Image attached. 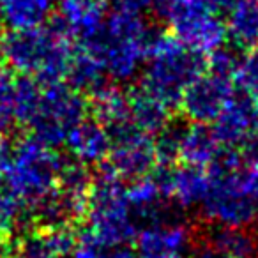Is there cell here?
Here are the masks:
<instances>
[{"mask_svg": "<svg viewBox=\"0 0 258 258\" xmlns=\"http://www.w3.org/2000/svg\"><path fill=\"white\" fill-rule=\"evenodd\" d=\"M205 71L204 53L184 46L177 37L161 30L147 51L140 87L170 110H177L187 85Z\"/></svg>", "mask_w": 258, "mask_h": 258, "instance_id": "cell-1", "label": "cell"}, {"mask_svg": "<svg viewBox=\"0 0 258 258\" xmlns=\"http://www.w3.org/2000/svg\"><path fill=\"white\" fill-rule=\"evenodd\" d=\"M64 158L55 149L46 147L34 137H20L15 140V156L4 180L13 193L27 205H32L43 195L51 191Z\"/></svg>", "mask_w": 258, "mask_h": 258, "instance_id": "cell-2", "label": "cell"}, {"mask_svg": "<svg viewBox=\"0 0 258 258\" xmlns=\"http://www.w3.org/2000/svg\"><path fill=\"white\" fill-rule=\"evenodd\" d=\"M89 115V101L66 82L44 85L34 118L27 125L30 137L46 147L57 149L66 144L69 131Z\"/></svg>", "mask_w": 258, "mask_h": 258, "instance_id": "cell-3", "label": "cell"}, {"mask_svg": "<svg viewBox=\"0 0 258 258\" xmlns=\"http://www.w3.org/2000/svg\"><path fill=\"white\" fill-rule=\"evenodd\" d=\"M247 166L230 173H209V191L200 204L205 223L253 226L258 221V200L246 182Z\"/></svg>", "mask_w": 258, "mask_h": 258, "instance_id": "cell-4", "label": "cell"}, {"mask_svg": "<svg viewBox=\"0 0 258 258\" xmlns=\"http://www.w3.org/2000/svg\"><path fill=\"white\" fill-rule=\"evenodd\" d=\"M57 39L60 37L51 34L44 25L9 30L0 39V60H4L13 73L36 76Z\"/></svg>", "mask_w": 258, "mask_h": 258, "instance_id": "cell-5", "label": "cell"}, {"mask_svg": "<svg viewBox=\"0 0 258 258\" xmlns=\"http://www.w3.org/2000/svg\"><path fill=\"white\" fill-rule=\"evenodd\" d=\"M232 80L205 71L187 85L180 99V115L189 122L212 124L233 94Z\"/></svg>", "mask_w": 258, "mask_h": 258, "instance_id": "cell-6", "label": "cell"}, {"mask_svg": "<svg viewBox=\"0 0 258 258\" xmlns=\"http://www.w3.org/2000/svg\"><path fill=\"white\" fill-rule=\"evenodd\" d=\"M193 246L187 223L168 226H142L135 237L138 258H186Z\"/></svg>", "mask_w": 258, "mask_h": 258, "instance_id": "cell-7", "label": "cell"}, {"mask_svg": "<svg viewBox=\"0 0 258 258\" xmlns=\"http://www.w3.org/2000/svg\"><path fill=\"white\" fill-rule=\"evenodd\" d=\"M256 97L240 90H233L230 99L212 122L216 137L223 147L240 149L253 135V115Z\"/></svg>", "mask_w": 258, "mask_h": 258, "instance_id": "cell-8", "label": "cell"}, {"mask_svg": "<svg viewBox=\"0 0 258 258\" xmlns=\"http://www.w3.org/2000/svg\"><path fill=\"white\" fill-rule=\"evenodd\" d=\"M76 244V226H32L16 235V253L23 258H64L73 254Z\"/></svg>", "mask_w": 258, "mask_h": 258, "instance_id": "cell-9", "label": "cell"}, {"mask_svg": "<svg viewBox=\"0 0 258 258\" xmlns=\"http://www.w3.org/2000/svg\"><path fill=\"white\" fill-rule=\"evenodd\" d=\"M64 145L73 159L87 166H97L108 159L111 140L106 127L92 115H87L69 131Z\"/></svg>", "mask_w": 258, "mask_h": 258, "instance_id": "cell-10", "label": "cell"}, {"mask_svg": "<svg viewBox=\"0 0 258 258\" xmlns=\"http://www.w3.org/2000/svg\"><path fill=\"white\" fill-rule=\"evenodd\" d=\"M200 240L218 249L225 258H254L258 254V233L253 226L207 223Z\"/></svg>", "mask_w": 258, "mask_h": 258, "instance_id": "cell-11", "label": "cell"}, {"mask_svg": "<svg viewBox=\"0 0 258 258\" xmlns=\"http://www.w3.org/2000/svg\"><path fill=\"white\" fill-rule=\"evenodd\" d=\"M221 147L223 145L219 144L211 124L189 122L182 145H180L179 161H182L184 165L207 168L214 161Z\"/></svg>", "mask_w": 258, "mask_h": 258, "instance_id": "cell-12", "label": "cell"}, {"mask_svg": "<svg viewBox=\"0 0 258 258\" xmlns=\"http://www.w3.org/2000/svg\"><path fill=\"white\" fill-rule=\"evenodd\" d=\"M64 82L73 90L89 97L94 92H97L101 87L106 85L108 82H111V80L108 78L103 64L92 53L76 46L75 43V51H73V57L71 62H69L68 75H66Z\"/></svg>", "mask_w": 258, "mask_h": 258, "instance_id": "cell-13", "label": "cell"}, {"mask_svg": "<svg viewBox=\"0 0 258 258\" xmlns=\"http://www.w3.org/2000/svg\"><path fill=\"white\" fill-rule=\"evenodd\" d=\"M226 39L239 50L246 51L258 46V2L235 0L225 16Z\"/></svg>", "mask_w": 258, "mask_h": 258, "instance_id": "cell-14", "label": "cell"}, {"mask_svg": "<svg viewBox=\"0 0 258 258\" xmlns=\"http://www.w3.org/2000/svg\"><path fill=\"white\" fill-rule=\"evenodd\" d=\"M106 6L108 0H60L57 13L68 22L76 43L103 25Z\"/></svg>", "mask_w": 258, "mask_h": 258, "instance_id": "cell-15", "label": "cell"}, {"mask_svg": "<svg viewBox=\"0 0 258 258\" xmlns=\"http://www.w3.org/2000/svg\"><path fill=\"white\" fill-rule=\"evenodd\" d=\"M89 111L104 127L122 124L129 118V96L118 83L108 82L97 92L87 97Z\"/></svg>", "mask_w": 258, "mask_h": 258, "instance_id": "cell-16", "label": "cell"}, {"mask_svg": "<svg viewBox=\"0 0 258 258\" xmlns=\"http://www.w3.org/2000/svg\"><path fill=\"white\" fill-rule=\"evenodd\" d=\"M129 96V118L140 131L154 137L159 129L172 117V110L158 101L154 96L145 92L142 87H135L127 92Z\"/></svg>", "mask_w": 258, "mask_h": 258, "instance_id": "cell-17", "label": "cell"}, {"mask_svg": "<svg viewBox=\"0 0 258 258\" xmlns=\"http://www.w3.org/2000/svg\"><path fill=\"white\" fill-rule=\"evenodd\" d=\"M55 0H0V22L9 30L41 27L51 15Z\"/></svg>", "mask_w": 258, "mask_h": 258, "instance_id": "cell-18", "label": "cell"}, {"mask_svg": "<svg viewBox=\"0 0 258 258\" xmlns=\"http://www.w3.org/2000/svg\"><path fill=\"white\" fill-rule=\"evenodd\" d=\"M209 172L207 168L191 165H175L172 184V198L187 211L191 207H200L209 191Z\"/></svg>", "mask_w": 258, "mask_h": 258, "instance_id": "cell-19", "label": "cell"}, {"mask_svg": "<svg viewBox=\"0 0 258 258\" xmlns=\"http://www.w3.org/2000/svg\"><path fill=\"white\" fill-rule=\"evenodd\" d=\"M90 186H92V170H90V166L83 165L76 159H71V161L64 159L55 187L62 191L75 204L89 209Z\"/></svg>", "mask_w": 258, "mask_h": 258, "instance_id": "cell-20", "label": "cell"}, {"mask_svg": "<svg viewBox=\"0 0 258 258\" xmlns=\"http://www.w3.org/2000/svg\"><path fill=\"white\" fill-rule=\"evenodd\" d=\"M187 125H189V120L184 115H172L168 122L152 137L156 161L165 163V165H173L179 161L180 145H182Z\"/></svg>", "mask_w": 258, "mask_h": 258, "instance_id": "cell-21", "label": "cell"}, {"mask_svg": "<svg viewBox=\"0 0 258 258\" xmlns=\"http://www.w3.org/2000/svg\"><path fill=\"white\" fill-rule=\"evenodd\" d=\"M43 87L34 76L20 75L15 78V92H13V111L15 120L22 125H29L34 118L41 101Z\"/></svg>", "mask_w": 258, "mask_h": 258, "instance_id": "cell-22", "label": "cell"}, {"mask_svg": "<svg viewBox=\"0 0 258 258\" xmlns=\"http://www.w3.org/2000/svg\"><path fill=\"white\" fill-rule=\"evenodd\" d=\"M232 83L240 92L258 97V46L242 51L235 73L232 75Z\"/></svg>", "mask_w": 258, "mask_h": 258, "instance_id": "cell-23", "label": "cell"}, {"mask_svg": "<svg viewBox=\"0 0 258 258\" xmlns=\"http://www.w3.org/2000/svg\"><path fill=\"white\" fill-rule=\"evenodd\" d=\"M242 50L235 48L233 44H221L211 53L205 55L207 60V71L212 75L223 76V78L232 80V75L235 73V68L240 60Z\"/></svg>", "mask_w": 258, "mask_h": 258, "instance_id": "cell-24", "label": "cell"}, {"mask_svg": "<svg viewBox=\"0 0 258 258\" xmlns=\"http://www.w3.org/2000/svg\"><path fill=\"white\" fill-rule=\"evenodd\" d=\"M113 11L127 13V15L145 16L147 13H152L156 6V0H108Z\"/></svg>", "mask_w": 258, "mask_h": 258, "instance_id": "cell-25", "label": "cell"}, {"mask_svg": "<svg viewBox=\"0 0 258 258\" xmlns=\"http://www.w3.org/2000/svg\"><path fill=\"white\" fill-rule=\"evenodd\" d=\"M76 235H78V244H76L75 251H73V258H103L104 246L90 240L89 237L80 233L78 230H76Z\"/></svg>", "mask_w": 258, "mask_h": 258, "instance_id": "cell-26", "label": "cell"}, {"mask_svg": "<svg viewBox=\"0 0 258 258\" xmlns=\"http://www.w3.org/2000/svg\"><path fill=\"white\" fill-rule=\"evenodd\" d=\"M103 258H138L135 247L129 244H120V246H104Z\"/></svg>", "mask_w": 258, "mask_h": 258, "instance_id": "cell-27", "label": "cell"}, {"mask_svg": "<svg viewBox=\"0 0 258 258\" xmlns=\"http://www.w3.org/2000/svg\"><path fill=\"white\" fill-rule=\"evenodd\" d=\"M186 258H225V256H223L218 249H214L212 246H209L207 242L200 240L197 246H195V244L191 246L189 254H187Z\"/></svg>", "mask_w": 258, "mask_h": 258, "instance_id": "cell-28", "label": "cell"}, {"mask_svg": "<svg viewBox=\"0 0 258 258\" xmlns=\"http://www.w3.org/2000/svg\"><path fill=\"white\" fill-rule=\"evenodd\" d=\"M13 253H16V237L0 232V258H6Z\"/></svg>", "mask_w": 258, "mask_h": 258, "instance_id": "cell-29", "label": "cell"}, {"mask_svg": "<svg viewBox=\"0 0 258 258\" xmlns=\"http://www.w3.org/2000/svg\"><path fill=\"white\" fill-rule=\"evenodd\" d=\"M253 133L258 137V97L254 101V115H253Z\"/></svg>", "mask_w": 258, "mask_h": 258, "instance_id": "cell-30", "label": "cell"}, {"mask_svg": "<svg viewBox=\"0 0 258 258\" xmlns=\"http://www.w3.org/2000/svg\"><path fill=\"white\" fill-rule=\"evenodd\" d=\"M6 258H23V256H20L18 253H13V254H9V256H6Z\"/></svg>", "mask_w": 258, "mask_h": 258, "instance_id": "cell-31", "label": "cell"}, {"mask_svg": "<svg viewBox=\"0 0 258 258\" xmlns=\"http://www.w3.org/2000/svg\"><path fill=\"white\" fill-rule=\"evenodd\" d=\"M2 27H4V25H2V22H0V39H2V34H4V30H2Z\"/></svg>", "mask_w": 258, "mask_h": 258, "instance_id": "cell-32", "label": "cell"}, {"mask_svg": "<svg viewBox=\"0 0 258 258\" xmlns=\"http://www.w3.org/2000/svg\"><path fill=\"white\" fill-rule=\"evenodd\" d=\"M254 2H258V0H254Z\"/></svg>", "mask_w": 258, "mask_h": 258, "instance_id": "cell-33", "label": "cell"}]
</instances>
